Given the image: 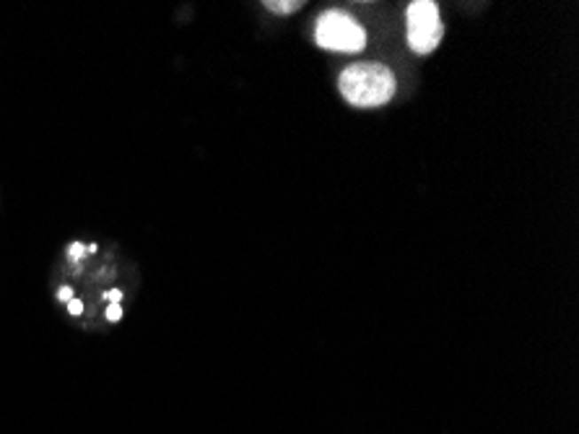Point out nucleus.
Returning <instances> with one entry per match:
<instances>
[{
	"label": "nucleus",
	"instance_id": "4",
	"mask_svg": "<svg viewBox=\"0 0 579 434\" xmlns=\"http://www.w3.org/2000/svg\"><path fill=\"white\" fill-rule=\"evenodd\" d=\"M301 5H304L301 0H268V3H265V8H268V11H273V13H281V16L299 11Z\"/></svg>",
	"mask_w": 579,
	"mask_h": 434
},
{
	"label": "nucleus",
	"instance_id": "8",
	"mask_svg": "<svg viewBox=\"0 0 579 434\" xmlns=\"http://www.w3.org/2000/svg\"><path fill=\"white\" fill-rule=\"evenodd\" d=\"M107 299H109V304H117V302L122 299V291H120V289L107 291Z\"/></svg>",
	"mask_w": 579,
	"mask_h": 434
},
{
	"label": "nucleus",
	"instance_id": "1",
	"mask_svg": "<svg viewBox=\"0 0 579 434\" xmlns=\"http://www.w3.org/2000/svg\"><path fill=\"white\" fill-rule=\"evenodd\" d=\"M340 94L354 107H382L395 97L398 81L382 63H356L340 73Z\"/></svg>",
	"mask_w": 579,
	"mask_h": 434
},
{
	"label": "nucleus",
	"instance_id": "3",
	"mask_svg": "<svg viewBox=\"0 0 579 434\" xmlns=\"http://www.w3.org/2000/svg\"><path fill=\"white\" fill-rule=\"evenodd\" d=\"M408 44L416 55H429L439 47L444 36V24L439 16V5L432 0H416L408 5Z\"/></svg>",
	"mask_w": 579,
	"mask_h": 434
},
{
	"label": "nucleus",
	"instance_id": "6",
	"mask_svg": "<svg viewBox=\"0 0 579 434\" xmlns=\"http://www.w3.org/2000/svg\"><path fill=\"white\" fill-rule=\"evenodd\" d=\"M68 310H71V315H81V312H83V304H81L78 299H71V302H68Z\"/></svg>",
	"mask_w": 579,
	"mask_h": 434
},
{
	"label": "nucleus",
	"instance_id": "5",
	"mask_svg": "<svg viewBox=\"0 0 579 434\" xmlns=\"http://www.w3.org/2000/svg\"><path fill=\"white\" fill-rule=\"evenodd\" d=\"M122 318V307L120 304H109L107 307V320L109 323H117Z\"/></svg>",
	"mask_w": 579,
	"mask_h": 434
},
{
	"label": "nucleus",
	"instance_id": "2",
	"mask_svg": "<svg viewBox=\"0 0 579 434\" xmlns=\"http://www.w3.org/2000/svg\"><path fill=\"white\" fill-rule=\"evenodd\" d=\"M315 42L330 52H362L366 44V32L354 16L333 8L317 19Z\"/></svg>",
	"mask_w": 579,
	"mask_h": 434
},
{
	"label": "nucleus",
	"instance_id": "7",
	"mask_svg": "<svg viewBox=\"0 0 579 434\" xmlns=\"http://www.w3.org/2000/svg\"><path fill=\"white\" fill-rule=\"evenodd\" d=\"M81 255H83V245H78V242H75V245L71 248V260H73V263H78V260H81Z\"/></svg>",
	"mask_w": 579,
	"mask_h": 434
},
{
	"label": "nucleus",
	"instance_id": "9",
	"mask_svg": "<svg viewBox=\"0 0 579 434\" xmlns=\"http://www.w3.org/2000/svg\"><path fill=\"white\" fill-rule=\"evenodd\" d=\"M58 296H60V302H71V299H73L71 287H63V289L58 291Z\"/></svg>",
	"mask_w": 579,
	"mask_h": 434
}]
</instances>
